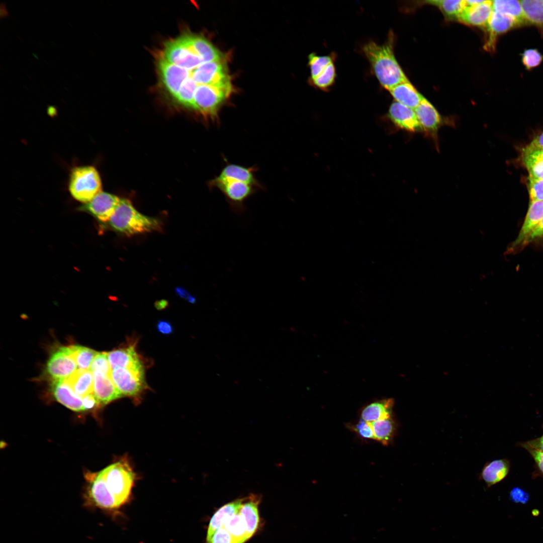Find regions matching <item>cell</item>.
<instances>
[{
	"instance_id": "cell-1",
	"label": "cell",
	"mask_w": 543,
	"mask_h": 543,
	"mask_svg": "<svg viewBox=\"0 0 543 543\" xmlns=\"http://www.w3.org/2000/svg\"><path fill=\"white\" fill-rule=\"evenodd\" d=\"M362 50L384 88L390 90L397 84L408 80L394 55L393 39L391 34L384 44L370 41L364 45Z\"/></svg>"
},
{
	"instance_id": "cell-2",
	"label": "cell",
	"mask_w": 543,
	"mask_h": 543,
	"mask_svg": "<svg viewBox=\"0 0 543 543\" xmlns=\"http://www.w3.org/2000/svg\"><path fill=\"white\" fill-rule=\"evenodd\" d=\"M109 221L113 229L128 236L161 229L160 221L141 214L124 199H121Z\"/></svg>"
},
{
	"instance_id": "cell-3",
	"label": "cell",
	"mask_w": 543,
	"mask_h": 543,
	"mask_svg": "<svg viewBox=\"0 0 543 543\" xmlns=\"http://www.w3.org/2000/svg\"><path fill=\"white\" fill-rule=\"evenodd\" d=\"M107 486L120 506L127 501L135 479L128 459L123 458L100 472Z\"/></svg>"
},
{
	"instance_id": "cell-4",
	"label": "cell",
	"mask_w": 543,
	"mask_h": 543,
	"mask_svg": "<svg viewBox=\"0 0 543 543\" xmlns=\"http://www.w3.org/2000/svg\"><path fill=\"white\" fill-rule=\"evenodd\" d=\"M101 188L100 174L93 166L82 165L72 169L68 189L72 197L76 200L86 203L102 191Z\"/></svg>"
},
{
	"instance_id": "cell-5",
	"label": "cell",
	"mask_w": 543,
	"mask_h": 543,
	"mask_svg": "<svg viewBox=\"0 0 543 543\" xmlns=\"http://www.w3.org/2000/svg\"><path fill=\"white\" fill-rule=\"evenodd\" d=\"M111 377L116 387L124 396L137 398L146 389L144 368H116L112 370Z\"/></svg>"
},
{
	"instance_id": "cell-6",
	"label": "cell",
	"mask_w": 543,
	"mask_h": 543,
	"mask_svg": "<svg viewBox=\"0 0 543 543\" xmlns=\"http://www.w3.org/2000/svg\"><path fill=\"white\" fill-rule=\"evenodd\" d=\"M212 185L219 189L225 197L232 210L241 214L245 210L244 202L255 191L252 185L239 181H211Z\"/></svg>"
},
{
	"instance_id": "cell-7",
	"label": "cell",
	"mask_w": 543,
	"mask_h": 543,
	"mask_svg": "<svg viewBox=\"0 0 543 543\" xmlns=\"http://www.w3.org/2000/svg\"><path fill=\"white\" fill-rule=\"evenodd\" d=\"M121 200L114 195L101 191L78 209L88 213L100 221L105 222L110 220Z\"/></svg>"
},
{
	"instance_id": "cell-8",
	"label": "cell",
	"mask_w": 543,
	"mask_h": 543,
	"mask_svg": "<svg viewBox=\"0 0 543 543\" xmlns=\"http://www.w3.org/2000/svg\"><path fill=\"white\" fill-rule=\"evenodd\" d=\"M70 346L60 347L50 356L46 371L54 380H66L76 370Z\"/></svg>"
},
{
	"instance_id": "cell-9",
	"label": "cell",
	"mask_w": 543,
	"mask_h": 543,
	"mask_svg": "<svg viewBox=\"0 0 543 543\" xmlns=\"http://www.w3.org/2000/svg\"><path fill=\"white\" fill-rule=\"evenodd\" d=\"M388 115L391 121L400 128L410 132L423 130L414 110L396 101L391 104Z\"/></svg>"
},
{
	"instance_id": "cell-10",
	"label": "cell",
	"mask_w": 543,
	"mask_h": 543,
	"mask_svg": "<svg viewBox=\"0 0 543 543\" xmlns=\"http://www.w3.org/2000/svg\"><path fill=\"white\" fill-rule=\"evenodd\" d=\"M89 496L97 506L106 509H116L120 505L109 490L103 477L99 472L92 478Z\"/></svg>"
},
{
	"instance_id": "cell-11",
	"label": "cell",
	"mask_w": 543,
	"mask_h": 543,
	"mask_svg": "<svg viewBox=\"0 0 543 543\" xmlns=\"http://www.w3.org/2000/svg\"><path fill=\"white\" fill-rule=\"evenodd\" d=\"M522 25L515 18L493 10L486 28L489 37L486 44L487 50L494 49L496 37L513 28Z\"/></svg>"
},
{
	"instance_id": "cell-12",
	"label": "cell",
	"mask_w": 543,
	"mask_h": 543,
	"mask_svg": "<svg viewBox=\"0 0 543 543\" xmlns=\"http://www.w3.org/2000/svg\"><path fill=\"white\" fill-rule=\"evenodd\" d=\"M94 394L100 405H105L123 397L114 384L111 375L99 372L93 373Z\"/></svg>"
},
{
	"instance_id": "cell-13",
	"label": "cell",
	"mask_w": 543,
	"mask_h": 543,
	"mask_svg": "<svg viewBox=\"0 0 543 543\" xmlns=\"http://www.w3.org/2000/svg\"><path fill=\"white\" fill-rule=\"evenodd\" d=\"M492 12V1L483 0L476 6L466 7L458 20L467 25L486 27Z\"/></svg>"
},
{
	"instance_id": "cell-14",
	"label": "cell",
	"mask_w": 543,
	"mask_h": 543,
	"mask_svg": "<svg viewBox=\"0 0 543 543\" xmlns=\"http://www.w3.org/2000/svg\"><path fill=\"white\" fill-rule=\"evenodd\" d=\"M51 391L56 400L75 411H84L82 398L73 391L66 380H54L50 385Z\"/></svg>"
},
{
	"instance_id": "cell-15",
	"label": "cell",
	"mask_w": 543,
	"mask_h": 543,
	"mask_svg": "<svg viewBox=\"0 0 543 543\" xmlns=\"http://www.w3.org/2000/svg\"><path fill=\"white\" fill-rule=\"evenodd\" d=\"M107 353L112 370L116 368L137 369L144 368L133 345L114 349Z\"/></svg>"
},
{
	"instance_id": "cell-16",
	"label": "cell",
	"mask_w": 543,
	"mask_h": 543,
	"mask_svg": "<svg viewBox=\"0 0 543 543\" xmlns=\"http://www.w3.org/2000/svg\"><path fill=\"white\" fill-rule=\"evenodd\" d=\"M543 218V201H531L527 213L519 232L513 242L511 249L522 245L527 237L533 231Z\"/></svg>"
},
{
	"instance_id": "cell-17",
	"label": "cell",
	"mask_w": 543,
	"mask_h": 543,
	"mask_svg": "<svg viewBox=\"0 0 543 543\" xmlns=\"http://www.w3.org/2000/svg\"><path fill=\"white\" fill-rule=\"evenodd\" d=\"M254 167H245L238 164H228L212 181H239L257 188L260 187V185L254 176Z\"/></svg>"
},
{
	"instance_id": "cell-18",
	"label": "cell",
	"mask_w": 543,
	"mask_h": 543,
	"mask_svg": "<svg viewBox=\"0 0 543 543\" xmlns=\"http://www.w3.org/2000/svg\"><path fill=\"white\" fill-rule=\"evenodd\" d=\"M510 466V462L507 459L494 460L484 465L480 478L488 487H490L501 482L507 476Z\"/></svg>"
},
{
	"instance_id": "cell-19",
	"label": "cell",
	"mask_w": 543,
	"mask_h": 543,
	"mask_svg": "<svg viewBox=\"0 0 543 543\" xmlns=\"http://www.w3.org/2000/svg\"><path fill=\"white\" fill-rule=\"evenodd\" d=\"M414 111L423 130L431 134H436L441 119L433 105L424 98Z\"/></svg>"
},
{
	"instance_id": "cell-20",
	"label": "cell",
	"mask_w": 543,
	"mask_h": 543,
	"mask_svg": "<svg viewBox=\"0 0 543 543\" xmlns=\"http://www.w3.org/2000/svg\"><path fill=\"white\" fill-rule=\"evenodd\" d=\"M243 499H238L228 503L220 507L212 516L207 530L206 543H209L214 534L223 527L226 521L233 515L240 511Z\"/></svg>"
},
{
	"instance_id": "cell-21",
	"label": "cell",
	"mask_w": 543,
	"mask_h": 543,
	"mask_svg": "<svg viewBox=\"0 0 543 543\" xmlns=\"http://www.w3.org/2000/svg\"><path fill=\"white\" fill-rule=\"evenodd\" d=\"M389 92L396 102L414 110L424 99L409 80L397 84Z\"/></svg>"
},
{
	"instance_id": "cell-22",
	"label": "cell",
	"mask_w": 543,
	"mask_h": 543,
	"mask_svg": "<svg viewBox=\"0 0 543 543\" xmlns=\"http://www.w3.org/2000/svg\"><path fill=\"white\" fill-rule=\"evenodd\" d=\"M394 405V400L392 398L373 402L363 409L361 419L371 422L391 417Z\"/></svg>"
},
{
	"instance_id": "cell-23",
	"label": "cell",
	"mask_w": 543,
	"mask_h": 543,
	"mask_svg": "<svg viewBox=\"0 0 543 543\" xmlns=\"http://www.w3.org/2000/svg\"><path fill=\"white\" fill-rule=\"evenodd\" d=\"M66 381L73 391L79 397L94 393V377L89 370H76Z\"/></svg>"
},
{
	"instance_id": "cell-24",
	"label": "cell",
	"mask_w": 543,
	"mask_h": 543,
	"mask_svg": "<svg viewBox=\"0 0 543 543\" xmlns=\"http://www.w3.org/2000/svg\"><path fill=\"white\" fill-rule=\"evenodd\" d=\"M369 423L373 429L375 440L384 445H388L393 439L396 429V423L392 417Z\"/></svg>"
},
{
	"instance_id": "cell-25",
	"label": "cell",
	"mask_w": 543,
	"mask_h": 543,
	"mask_svg": "<svg viewBox=\"0 0 543 543\" xmlns=\"http://www.w3.org/2000/svg\"><path fill=\"white\" fill-rule=\"evenodd\" d=\"M258 504V502L256 499L252 498L248 502L242 504L239 511L250 538L256 532L259 523Z\"/></svg>"
},
{
	"instance_id": "cell-26",
	"label": "cell",
	"mask_w": 543,
	"mask_h": 543,
	"mask_svg": "<svg viewBox=\"0 0 543 543\" xmlns=\"http://www.w3.org/2000/svg\"><path fill=\"white\" fill-rule=\"evenodd\" d=\"M526 23L543 27V0L520 1Z\"/></svg>"
},
{
	"instance_id": "cell-27",
	"label": "cell",
	"mask_w": 543,
	"mask_h": 543,
	"mask_svg": "<svg viewBox=\"0 0 543 543\" xmlns=\"http://www.w3.org/2000/svg\"><path fill=\"white\" fill-rule=\"evenodd\" d=\"M493 10L498 13L511 16L521 24L526 23L520 1H492Z\"/></svg>"
},
{
	"instance_id": "cell-28",
	"label": "cell",
	"mask_w": 543,
	"mask_h": 543,
	"mask_svg": "<svg viewBox=\"0 0 543 543\" xmlns=\"http://www.w3.org/2000/svg\"><path fill=\"white\" fill-rule=\"evenodd\" d=\"M223 527L239 543H244L250 538L245 523L239 512L230 517L224 523Z\"/></svg>"
},
{
	"instance_id": "cell-29",
	"label": "cell",
	"mask_w": 543,
	"mask_h": 543,
	"mask_svg": "<svg viewBox=\"0 0 543 543\" xmlns=\"http://www.w3.org/2000/svg\"><path fill=\"white\" fill-rule=\"evenodd\" d=\"M427 3L437 7L447 18L454 20H458L466 7L465 0H434Z\"/></svg>"
},
{
	"instance_id": "cell-30",
	"label": "cell",
	"mask_w": 543,
	"mask_h": 543,
	"mask_svg": "<svg viewBox=\"0 0 543 543\" xmlns=\"http://www.w3.org/2000/svg\"><path fill=\"white\" fill-rule=\"evenodd\" d=\"M523 161L529 176L543 179V158L540 156L539 151L523 150Z\"/></svg>"
},
{
	"instance_id": "cell-31",
	"label": "cell",
	"mask_w": 543,
	"mask_h": 543,
	"mask_svg": "<svg viewBox=\"0 0 543 543\" xmlns=\"http://www.w3.org/2000/svg\"><path fill=\"white\" fill-rule=\"evenodd\" d=\"M70 347L72 355L79 369L89 370L98 352L80 345H71Z\"/></svg>"
},
{
	"instance_id": "cell-32",
	"label": "cell",
	"mask_w": 543,
	"mask_h": 543,
	"mask_svg": "<svg viewBox=\"0 0 543 543\" xmlns=\"http://www.w3.org/2000/svg\"><path fill=\"white\" fill-rule=\"evenodd\" d=\"M308 59L311 80L321 73L328 65L333 62L331 56H319L314 53L310 54Z\"/></svg>"
},
{
	"instance_id": "cell-33",
	"label": "cell",
	"mask_w": 543,
	"mask_h": 543,
	"mask_svg": "<svg viewBox=\"0 0 543 543\" xmlns=\"http://www.w3.org/2000/svg\"><path fill=\"white\" fill-rule=\"evenodd\" d=\"M335 77V68L333 62H332L321 73L311 81L313 84L318 88L326 89L333 84Z\"/></svg>"
},
{
	"instance_id": "cell-34",
	"label": "cell",
	"mask_w": 543,
	"mask_h": 543,
	"mask_svg": "<svg viewBox=\"0 0 543 543\" xmlns=\"http://www.w3.org/2000/svg\"><path fill=\"white\" fill-rule=\"evenodd\" d=\"M517 445L527 451L534 461V470L532 474V477L534 478L537 477L543 478V452L531 447L525 442H519Z\"/></svg>"
},
{
	"instance_id": "cell-35",
	"label": "cell",
	"mask_w": 543,
	"mask_h": 543,
	"mask_svg": "<svg viewBox=\"0 0 543 543\" xmlns=\"http://www.w3.org/2000/svg\"><path fill=\"white\" fill-rule=\"evenodd\" d=\"M89 370L92 373L99 372L111 375L112 369L108 360L107 353L98 352L94 358Z\"/></svg>"
},
{
	"instance_id": "cell-36",
	"label": "cell",
	"mask_w": 543,
	"mask_h": 543,
	"mask_svg": "<svg viewBox=\"0 0 543 543\" xmlns=\"http://www.w3.org/2000/svg\"><path fill=\"white\" fill-rule=\"evenodd\" d=\"M543 56L536 49H530L524 51L522 56L523 64L527 69L533 68L540 64Z\"/></svg>"
},
{
	"instance_id": "cell-37",
	"label": "cell",
	"mask_w": 543,
	"mask_h": 543,
	"mask_svg": "<svg viewBox=\"0 0 543 543\" xmlns=\"http://www.w3.org/2000/svg\"><path fill=\"white\" fill-rule=\"evenodd\" d=\"M529 192L531 201H543V179L529 176Z\"/></svg>"
},
{
	"instance_id": "cell-38",
	"label": "cell",
	"mask_w": 543,
	"mask_h": 543,
	"mask_svg": "<svg viewBox=\"0 0 543 543\" xmlns=\"http://www.w3.org/2000/svg\"><path fill=\"white\" fill-rule=\"evenodd\" d=\"M352 427V429L362 438L375 440L373 429L369 422L361 419Z\"/></svg>"
},
{
	"instance_id": "cell-39",
	"label": "cell",
	"mask_w": 543,
	"mask_h": 543,
	"mask_svg": "<svg viewBox=\"0 0 543 543\" xmlns=\"http://www.w3.org/2000/svg\"><path fill=\"white\" fill-rule=\"evenodd\" d=\"M209 543H239L223 527L218 529Z\"/></svg>"
},
{
	"instance_id": "cell-40",
	"label": "cell",
	"mask_w": 543,
	"mask_h": 543,
	"mask_svg": "<svg viewBox=\"0 0 543 543\" xmlns=\"http://www.w3.org/2000/svg\"><path fill=\"white\" fill-rule=\"evenodd\" d=\"M509 496L512 501L515 503L525 504L529 499V494L523 489L515 487L510 491Z\"/></svg>"
},
{
	"instance_id": "cell-41",
	"label": "cell",
	"mask_w": 543,
	"mask_h": 543,
	"mask_svg": "<svg viewBox=\"0 0 543 543\" xmlns=\"http://www.w3.org/2000/svg\"><path fill=\"white\" fill-rule=\"evenodd\" d=\"M541 237H543V218L533 231L525 239L521 245H527L532 241Z\"/></svg>"
},
{
	"instance_id": "cell-42",
	"label": "cell",
	"mask_w": 543,
	"mask_h": 543,
	"mask_svg": "<svg viewBox=\"0 0 543 543\" xmlns=\"http://www.w3.org/2000/svg\"><path fill=\"white\" fill-rule=\"evenodd\" d=\"M84 410H89L100 405L94 393L89 394L82 398Z\"/></svg>"
},
{
	"instance_id": "cell-43",
	"label": "cell",
	"mask_w": 543,
	"mask_h": 543,
	"mask_svg": "<svg viewBox=\"0 0 543 543\" xmlns=\"http://www.w3.org/2000/svg\"><path fill=\"white\" fill-rule=\"evenodd\" d=\"M156 329L159 333L164 335L170 334L173 331L171 324L165 320H160L157 322Z\"/></svg>"
},
{
	"instance_id": "cell-44",
	"label": "cell",
	"mask_w": 543,
	"mask_h": 543,
	"mask_svg": "<svg viewBox=\"0 0 543 543\" xmlns=\"http://www.w3.org/2000/svg\"><path fill=\"white\" fill-rule=\"evenodd\" d=\"M543 149V132L536 137L523 150L527 151H540Z\"/></svg>"
},
{
	"instance_id": "cell-45",
	"label": "cell",
	"mask_w": 543,
	"mask_h": 543,
	"mask_svg": "<svg viewBox=\"0 0 543 543\" xmlns=\"http://www.w3.org/2000/svg\"><path fill=\"white\" fill-rule=\"evenodd\" d=\"M175 293L182 298L185 299L190 303L194 304L196 301V299L191 295L185 289L182 287H177L175 290Z\"/></svg>"
},
{
	"instance_id": "cell-46",
	"label": "cell",
	"mask_w": 543,
	"mask_h": 543,
	"mask_svg": "<svg viewBox=\"0 0 543 543\" xmlns=\"http://www.w3.org/2000/svg\"><path fill=\"white\" fill-rule=\"evenodd\" d=\"M532 448L543 452V434L539 437L525 441Z\"/></svg>"
},
{
	"instance_id": "cell-47",
	"label": "cell",
	"mask_w": 543,
	"mask_h": 543,
	"mask_svg": "<svg viewBox=\"0 0 543 543\" xmlns=\"http://www.w3.org/2000/svg\"><path fill=\"white\" fill-rule=\"evenodd\" d=\"M168 305L167 301L164 300H161L157 301L155 304V306L158 310H162L164 309Z\"/></svg>"
},
{
	"instance_id": "cell-48",
	"label": "cell",
	"mask_w": 543,
	"mask_h": 543,
	"mask_svg": "<svg viewBox=\"0 0 543 543\" xmlns=\"http://www.w3.org/2000/svg\"><path fill=\"white\" fill-rule=\"evenodd\" d=\"M0 16L1 18L7 17L9 15L8 12L5 4L2 3L0 7Z\"/></svg>"
},
{
	"instance_id": "cell-49",
	"label": "cell",
	"mask_w": 543,
	"mask_h": 543,
	"mask_svg": "<svg viewBox=\"0 0 543 543\" xmlns=\"http://www.w3.org/2000/svg\"><path fill=\"white\" fill-rule=\"evenodd\" d=\"M483 1V0H465L466 7L476 6L481 3Z\"/></svg>"
},
{
	"instance_id": "cell-50",
	"label": "cell",
	"mask_w": 543,
	"mask_h": 543,
	"mask_svg": "<svg viewBox=\"0 0 543 543\" xmlns=\"http://www.w3.org/2000/svg\"><path fill=\"white\" fill-rule=\"evenodd\" d=\"M539 153L540 156L543 158V149L539 151Z\"/></svg>"
}]
</instances>
